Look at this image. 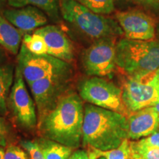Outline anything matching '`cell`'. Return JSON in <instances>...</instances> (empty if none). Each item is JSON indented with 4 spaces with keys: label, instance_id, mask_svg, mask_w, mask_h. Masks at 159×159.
Wrapping results in <instances>:
<instances>
[{
    "label": "cell",
    "instance_id": "cell-10",
    "mask_svg": "<svg viewBox=\"0 0 159 159\" xmlns=\"http://www.w3.org/2000/svg\"><path fill=\"white\" fill-rule=\"evenodd\" d=\"M120 88L123 102L129 116L143 108L152 106L159 100V90L153 80L145 82L122 75Z\"/></svg>",
    "mask_w": 159,
    "mask_h": 159
},
{
    "label": "cell",
    "instance_id": "cell-11",
    "mask_svg": "<svg viewBox=\"0 0 159 159\" xmlns=\"http://www.w3.org/2000/svg\"><path fill=\"white\" fill-rule=\"evenodd\" d=\"M116 18L126 39L150 41L156 37V21L144 12L131 10L116 13Z\"/></svg>",
    "mask_w": 159,
    "mask_h": 159
},
{
    "label": "cell",
    "instance_id": "cell-2",
    "mask_svg": "<svg viewBox=\"0 0 159 159\" xmlns=\"http://www.w3.org/2000/svg\"><path fill=\"white\" fill-rule=\"evenodd\" d=\"M128 118L124 115L88 104L84 105L82 144L101 151L117 148L128 139Z\"/></svg>",
    "mask_w": 159,
    "mask_h": 159
},
{
    "label": "cell",
    "instance_id": "cell-28",
    "mask_svg": "<svg viewBox=\"0 0 159 159\" xmlns=\"http://www.w3.org/2000/svg\"><path fill=\"white\" fill-rule=\"evenodd\" d=\"M133 1L146 7L154 9L159 8V0H133Z\"/></svg>",
    "mask_w": 159,
    "mask_h": 159
},
{
    "label": "cell",
    "instance_id": "cell-20",
    "mask_svg": "<svg viewBox=\"0 0 159 159\" xmlns=\"http://www.w3.org/2000/svg\"><path fill=\"white\" fill-rule=\"evenodd\" d=\"M91 11L101 15L110 14L114 11V0H75Z\"/></svg>",
    "mask_w": 159,
    "mask_h": 159
},
{
    "label": "cell",
    "instance_id": "cell-21",
    "mask_svg": "<svg viewBox=\"0 0 159 159\" xmlns=\"http://www.w3.org/2000/svg\"><path fill=\"white\" fill-rule=\"evenodd\" d=\"M22 43L31 52L35 55H47V47L43 38L33 32L32 35L25 34L22 39Z\"/></svg>",
    "mask_w": 159,
    "mask_h": 159
},
{
    "label": "cell",
    "instance_id": "cell-33",
    "mask_svg": "<svg viewBox=\"0 0 159 159\" xmlns=\"http://www.w3.org/2000/svg\"><path fill=\"white\" fill-rule=\"evenodd\" d=\"M5 148L0 146V159H4V154H5Z\"/></svg>",
    "mask_w": 159,
    "mask_h": 159
},
{
    "label": "cell",
    "instance_id": "cell-9",
    "mask_svg": "<svg viewBox=\"0 0 159 159\" xmlns=\"http://www.w3.org/2000/svg\"><path fill=\"white\" fill-rule=\"evenodd\" d=\"M71 75L49 77L29 85L38 111V120L53 110L66 94L71 91Z\"/></svg>",
    "mask_w": 159,
    "mask_h": 159
},
{
    "label": "cell",
    "instance_id": "cell-26",
    "mask_svg": "<svg viewBox=\"0 0 159 159\" xmlns=\"http://www.w3.org/2000/svg\"><path fill=\"white\" fill-rule=\"evenodd\" d=\"M11 135V128L8 123L4 119V116H0V146L6 148Z\"/></svg>",
    "mask_w": 159,
    "mask_h": 159
},
{
    "label": "cell",
    "instance_id": "cell-34",
    "mask_svg": "<svg viewBox=\"0 0 159 159\" xmlns=\"http://www.w3.org/2000/svg\"><path fill=\"white\" fill-rule=\"evenodd\" d=\"M97 159H105L104 157H99V158H98Z\"/></svg>",
    "mask_w": 159,
    "mask_h": 159
},
{
    "label": "cell",
    "instance_id": "cell-23",
    "mask_svg": "<svg viewBox=\"0 0 159 159\" xmlns=\"http://www.w3.org/2000/svg\"><path fill=\"white\" fill-rule=\"evenodd\" d=\"M19 144L21 148L27 152L30 159H46L41 149L34 140H21Z\"/></svg>",
    "mask_w": 159,
    "mask_h": 159
},
{
    "label": "cell",
    "instance_id": "cell-29",
    "mask_svg": "<svg viewBox=\"0 0 159 159\" xmlns=\"http://www.w3.org/2000/svg\"><path fill=\"white\" fill-rule=\"evenodd\" d=\"M7 51L0 45V66L7 63Z\"/></svg>",
    "mask_w": 159,
    "mask_h": 159
},
{
    "label": "cell",
    "instance_id": "cell-6",
    "mask_svg": "<svg viewBox=\"0 0 159 159\" xmlns=\"http://www.w3.org/2000/svg\"><path fill=\"white\" fill-rule=\"evenodd\" d=\"M78 91L83 100L89 104L129 116L122 100V89L108 80L100 77L84 79L78 83Z\"/></svg>",
    "mask_w": 159,
    "mask_h": 159
},
{
    "label": "cell",
    "instance_id": "cell-15",
    "mask_svg": "<svg viewBox=\"0 0 159 159\" xmlns=\"http://www.w3.org/2000/svg\"><path fill=\"white\" fill-rule=\"evenodd\" d=\"M22 32L19 31L0 13V45L7 52L18 55L22 43Z\"/></svg>",
    "mask_w": 159,
    "mask_h": 159
},
{
    "label": "cell",
    "instance_id": "cell-5",
    "mask_svg": "<svg viewBox=\"0 0 159 159\" xmlns=\"http://www.w3.org/2000/svg\"><path fill=\"white\" fill-rule=\"evenodd\" d=\"M16 67L28 85L47 77L72 75L70 63L47 54L35 55L22 43L18 53Z\"/></svg>",
    "mask_w": 159,
    "mask_h": 159
},
{
    "label": "cell",
    "instance_id": "cell-18",
    "mask_svg": "<svg viewBox=\"0 0 159 159\" xmlns=\"http://www.w3.org/2000/svg\"><path fill=\"white\" fill-rule=\"evenodd\" d=\"M7 4L13 8L34 6L44 12L52 19L59 20V0H7Z\"/></svg>",
    "mask_w": 159,
    "mask_h": 159
},
{
    "label": "cell",
    "instance_id": "cell-32",
    "mask_svg": "<svg viewBox=\"0 0 159 159\" xmlns=\"http://www.w3.org/2000/svg\"><path fill=\"white\" fill-rule=\"evenodd\" d=\"M152 108H153L154 110L156 111L157 114L159 115V100L157 102L155 103V104L152 105Z\"/></svg>",
    "mask_w": 159,
    "mask_h": 159
},
{
    "label": "cell",
    "instance_id": "cell-22",
    "mask_svg": "<svg viewBox=\"0 0 159 159\" xmlns=\"http://www.w3.org/2000/svg\"><path fill=\"white\" fill-rule=\"evenodd\" d=\"M98 158L104 157L105 159H131L130 140L126 139L117 148L110 150L101 151L96 150Z\"/></svg>",
    "mask_w": 159,
    "mask_h": 159
},
{
    "label": "cell",
    "instance_id": "cell-25",
    "mask_svg": "<svg viewBox=\"0 0 159 159\" xmlns=\"http://www.w3.org/2000/svg\"><path fill=\"white\" fill-rule=\"evenodd\" d=\"M96 151L94 148H85L75 150L69 159H97Z\"/></svg>",
    "mask_w": 159,
    "mask_h": 159
},
{
    "label": "cell",
    "instance_id": "cell-17",
    "mask_svg": "<svg viewBox=\"0 0 159 159\" xmlns=\"http://www.w3.org/2000/svg\"><path fill=\"white\" fill-rule=\"evenodd\" d=\"M34 141L46 159H69L75 150L70 147L41 136Z\"/></svg>",
    "mask_w": 159,
    "mask_h": 159
},
{
    "label": "cell",
    "instance_id": "cell-1",
    "mask_svg": "<svg viewBox=\"0 0 159 159\" xmlns=\"http://www.w3.org/2000/svg\"><path fill=\"white\" fill-rule=\"evenodd\" d=\"M84 105L74 91L60 99L56 107L39 119L40 136L51 139L76 150L82 144Z\"/></svg>",
    "mask_w": 159,
    "mask_h": 159
},
{
    "label": "cell",
    "instance_id": "cell-13",
    "mask_svg": "<svg viewBox=\"0 0 159 159\" xmlns=\"http://www.w3.org/2000/svg\"><path fill=\"white\" fill-rule=\"evenodd\" d=\"M2 14L13 27L22 33L35 30L48 23L47 14L34 6L5 9Z\"/></svg>",
    "mask_w": 159,
    "mask_h": 159
},
{
    "label": "cell",
    "instance_id": "cell-19",
    "mask_svg": "<svg viewBox=\"0 0 159 159\" xmlns=\"http://www.w3.org/2000/svg\"><path fill=\"white\" fill-rule=\"evenodd\" d=\"M131 159H159V149L144 144L142 139L130 141Z\"/></svg>",
    "mask_w": 159,
    "mask_h": 159
},
{
    "label": "cell",
    "instance_id": "cell-7",
    "mask_svg": "<svg viewBox=\"0 0 159 159\" xmlns=\"http://www.w3.org/2000/svg\"><path fill=\"white\" fill-rule=\"evenodd\" d=\"M7 106L16 124L21 130L26 132L38 130L36 105L27 91L25 79L17 67L15 69L14 81L9 94Z\"/></svg>",
    "mask_w": 159,
    "mask_h": 159
},
{
    "label": "cell",
    "instance_id": "cell-16",
    "mask_svg": "<svg viewBox=\"0 0 159 159\" xmlns=\"http://www.w3.org/2000/svg\"><path fill=\"white\" fill-rule=\"evenodd\" d=\"M14 66L10 63L0 66V116L9 113L7 101L11 87L14 81Z\"/></svg>",
    "mask_w": 159,
    "mask_h": 159
},
{
    "label": "cell",
    "instance_id": "cell-24",
    "mask_svg": "<svg viewBox=\"0 0 159 159\" xmlns=\"http://www.w3.org/2000/svg\"><path fill=\"white\" fill-rule=\"evenodd\" d=\"M27 152L22 148L15 144H10L6 147L4 159H28Z\"/></svg>",
    "mask_w": 159,
    "mask_h": 159
},
{
    "label": "cell",
    "instance_id": "cell-31",
    "mask_svg": "<svg viewBox=\"0 0 159 159\" xmlns=\"http://www.w3.org/2000/svg\"><path fill=\"white\" fill-rule=\"evenodd\" d=\"M7 4V0H0V11H3L5 10V7Z\"/></svg>",
    "mask_w": 159,
    "mask_h": 159
},
{
    "label": "cell",
    "instance_id": "cell-8",
    "mask_svg": "<svg viewBox=\"0 0 159 159\" xmlns=\"http://www.w3.org/2000/svg\"><path fill=\"white\" fill-rule=\"evenodd\" d=\"M116 39L94 41L83 52L81 63L85 73L93 77H110L116 69Z\"/></svg>",
    "mask_w": 159,
    "mask_h": 159
},
{
    "label": "cell",
    "instance_id": "cell-12",
    "mask_svg": "<svg viewBox=\"0 0 159 159\" xmlns=\"http://www.w3.org/2000/svg\"><path fill=\"white\" fill-rule=\"evenodd\" d=\"M47 47V55L70 63L74 60V46L62 30L56 25H46L35 30Z\"/></svg>",
    "mask_w": 159,
    "mask_h": 159
},
{
    "label": "cell",
    "instance_id": "cell-4",
    "mask_svg": "<svg viewBox=\"0 0 159 159\" xmlns=\"http://www.w3.org/2000/svg\"><path fill=\"white\" fill-rule=\"evenodd\" d=\"M59 7L65 21L81 34L95 41L116 39L124 34L120 26L114 19L94 13L75 0H59Z\"/></svg>",
    "mask_w": 159,
    "mask_h": 159
},
{
    "label": "cell",
    "instance_id": "cell-3",
    "mask_svg": "<svg viewBox=\"0 0 159 159\" xmlns=\"http://www.w3.org/2000/svg\"><path fill=\"white\" fill-rule=\"evenodd\" d=\"M116 64L124 76L150 82L159 68V39H121L116 43Z\"/></svg>",
    "mask_w": 159,
    "mask_h": 159
},
{
    "label": "cell",
    "instance_id": "cell-30",
    "mask_svg": "<svg viewBox=\"0 0 159 159\" xmlns=\"http://www.w3.org/2000/svg\"><path fill=\"white\" fill-rule=\"evenodd\" d=\"M153 81H154L155 84L156 85L157 88H158V90H159V68H158V69L156 71V76H155V77H154Z\"/></svg>",
    "mask_w": 159,
    "mask_h": 159
},
{
    "label": "cell",
    "instance_id": "cell-27",
    "mask_svg": "<svg viewBox=\"0 0 159 159\" xmlns=\"http://www.w3.org/2000/svg\"><path fill=\"white\" fill-rule=\"evenodd\" d=\"M141 139L144 144L159 149V129L155 131L153 134L150 135L149 136Z\"/></svg>",
    "mask_w": 159,
    "mask_h": 159
},
{
    "label": "cell",
    "instance_id": "cell-14",
    "mask_svg": "<svg viewBox=\"0 0 159 159\" xmlns=\"http://www.w3.org/2000/svg\"><path fill=\"white\" fill-rule=\"evenodd\" d=\"M128 139L146 138L159 129V115L152 106L133 113L128 117Z\"/></svg>",
    "mask_w": 159,
    "mask_h": 159
}]
</instances>
